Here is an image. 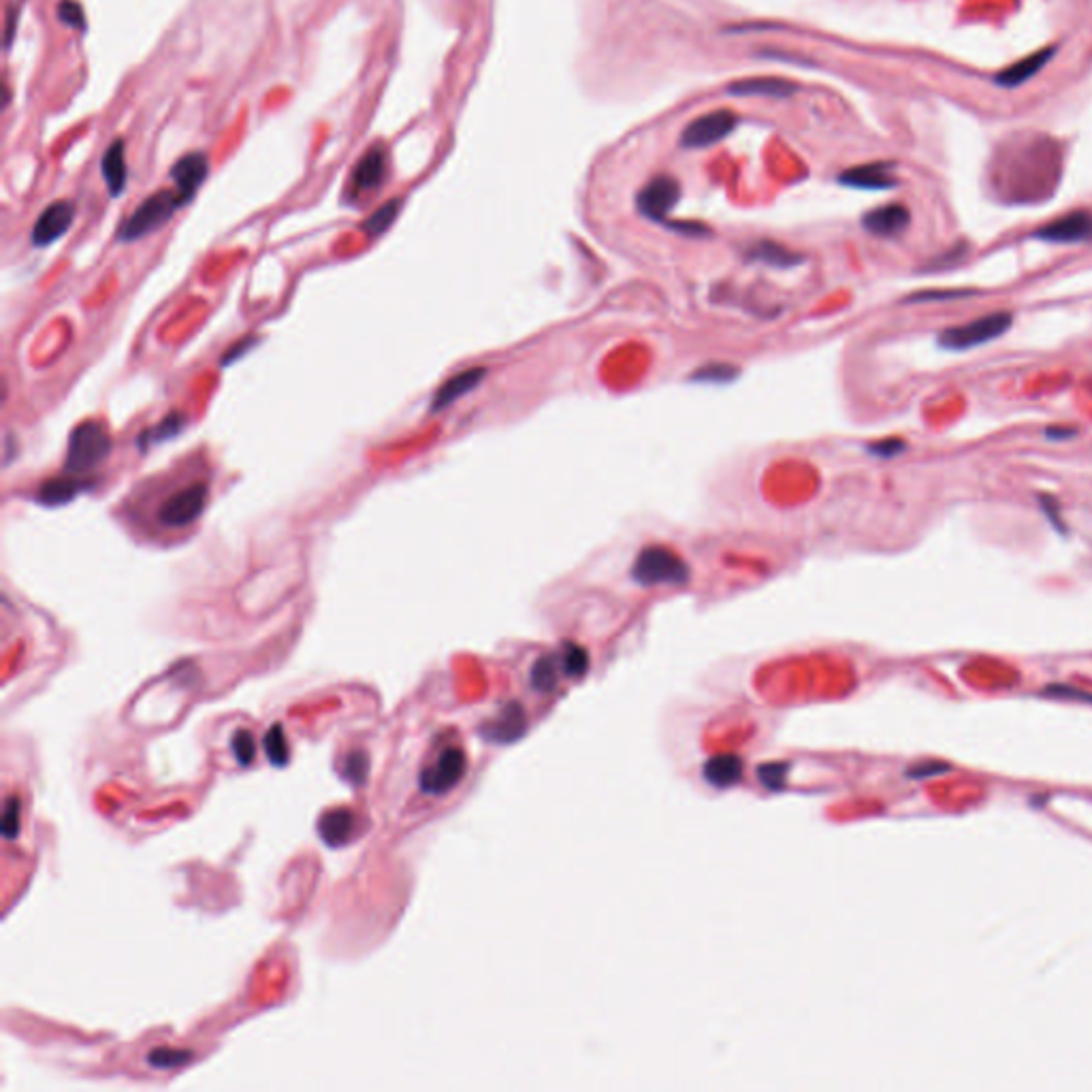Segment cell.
Here are the masks:
<instances>
[{
  "label": "cell",
  "mask_w": 1092,
  "mask_h": 1092,
  "mask_svg": "<svg viewBox=\"0 0 1092 1092\" xmlns=\"http://www.w3.org/2000/svg\"><path fill=\"white\" fill-rule=\"evenodd\" d=\"M1003 150L996 154V173L1009 179L1011 186L1022 182L1026 186L1054 184L1060 176V151L1059 141L1047 135H1014L1003 143Z\"/></svg>",
  "instance_id": "1"
},
{
  "label": "cell",
  "mask_w": 1092,
  "mask_h": 1092,
  "mask_svg": "<svg viewBox=\"0 0 1092 1092\" xmlns=\"http://www.w3.org/2000/svg\"><path fill=\"white\" fill-rule=\"evenodd\" d=\"M112 433L100 421H84L69 436L64 472L79 476L103 463L112 453Z\"/></svg>",
  "instance_id": "2"
},
{
  "label": "cell",
  "mask_w": 1092,
  "mask_h": 1092,
  "mask_svg": "<svg viewBox=\"0 0 1092 1092\" xmlns=\"http://www.w3.org/2000/svg\"><path fill=\"white\" fill-rule=\"evenodd\" d=\"M184 205H188V201L176 191V188H173V191H161L151 194V197L143 201V204L122 222V227L118 229V240L126 243L143 240V237H148L150 233L164 227V224L176 216L178 209H182Z\"/></svg>",
  "instance_id": "3"
},
{
  "label": "cell",
  "mask_w": 1092,
  "mask_h": 1092,
  "mask_svg": "<svg viewBox=\"0 0 1092 1092\" xmlns=\"http://www.w3.org/2000/svg\"><path fill=\"white\" fill-rule=\"evenodd\" d=\"M690 566L683 557L670 551L666 546H647L636 555L632 566V578L642 587H657V585H683L690 581Z\"/></svg>",
  "instance_id": "4"
},
{
  "label": "cell",
  "mask_w": 1092,
  "mask_h": 1092,
  "mask_svg": "<svg viewBox=\"0 0 1092 1092\" xmlns=\"http://www.w3.org/2000/svg\"><path fill=\"white\" fill-rule=\"evenodd\" d=\"M1011 322H1014V316L1009 312L986 314L978 318V321L960 324V327L945 329L943 334L939 335V346L954 352L978 349V346L993 342V339H999L1001 335L1007 334Z\"/></svg>",
  "instance_id": "5"
},
{
  "label": "cell",
  "mask_w": 1092,
  "mask_h": 1092,
  "mask_svg": "<svg viewBox=\"0 0 1092 1092\" xmlns=\"http://www.w3.org/2000/svg\"><path fill=\"white\" fill-rule=\"evenodd\" d=\"M207 484L194 482L178 493H173L158 510V520L171 530H182L204 515L207 504Z\"/></svg>",
  "instance_id": "6"
},
{
  "label": "cell",
  "mask_w": 1092,
  "mask_h": 1092,
  "mask_svg": "<svg viewBox=\"0 0 1092 1092\" xmlns=\"http://www.w3.org/2000/svg\"><path fill=\"white\" fill-rule=\"evenodd\" d=\"M466 754L457 747H448L438 756L436 764H431L429 769H425L421 772L418 783H421V790L425 794H429V796H442V794L451 792L453 787L459 783L463 775H466Z\"/></svg>",
  "instance_id": "7"
},
{
  "label": "cell",
  "mask_w": 1092,
  "mask_h": 1092,
  "mask_svg": "<svg viewBox=\"0 0 1092 1092\" xmlns=\"http://www.w3.org/2000/svg\"><path fill=\"white\" fill-rule=\"evenodd\" d=\"M736 113L730 110H717L711 113H704L685 126L681 135V143L685 148H708L726 139V137L736 128Z\"/></svg>",
  "instance_id": "8"
},
{
  "label": "cell",
  "mask_w": 1092,
  "mask_h": 1092,
  "mask_svg": "<svg viewBox=\"0 0 1092 1092\" xmlns=\"http://www.w3.org/2000/svg\"><path fill=\"white\" fill-rule=\"evenodd\" d=\"M1033 237L1046 243H1060V245H1073V243H1088L1092 242V212L1088 209H1075L1060 218L1044 224L1037 229Z\"/></svg>",
  "instance_id": "9"
},
{
  "label": "cell",
  "mask_w": 1092,
  "mask_h": 1092,
  "mask_svg": "<svg viewBox=\"0 0 1092 1092\" xmlns=\"http://www.w3.org/2000/svg\"><path fill=\"white\" fill-rule=\"evenodd\" d=\"M678 199H681V186L677 179L670 176H657L638 192L636 205L645 218L664 222L672 207L678 204Z\"/></svg>",
  "instance_id": "10"
},
{
  "label": "cell",
  "mask_w": 1092,
  "mask_h": 1092,
  "mask_svg": "<svg viewBox=\"0 0 1092 1092\" xmlns=\"http://www.w3.org/2000/svg\"><path fill=\"white\" fill-rule=\"evenodd\" d=\"M75 220V205L71 201H56V204L43 209L41 216L34 222L31 240L37 248H46V245L56 243L60 237L69 233Z\"/></svg>",
  "instance_id": "11"
},
{
  "label": "cell",
  "mask_w": 1092,
  "mask_h": 1092,
  "mask_svg": "<svg viewBox=\"0 0 1092 1092\" xmlns=\"http://www.w3.org/2000/svg\"><path fill=\"white\" fill-rule=\"evenodd\" d=\"M209 173V161L204 151H192L179 158V161L171 167V179L176 184V191L191 204L194 194L205 182Z\"/></svg>",
  "instance_id": "12"
},
{
  "label": "cell",
  "mask_w": 1092,
  "mask_h": 1092,
  "mask_svg": "<svg viewBox=\"0 0 1092 1092\" xmlns=\"http://www.w3.org/2000/svg\"><path fill=\"white\" fill-rule=\"evenodd\" d=\"M909 224H911L909 207L901 205V204H888V205L875 207V209H871L869 214H864V218H862V227L869 230L871 235H877V237H899L909 229Z\"/></svg>",
  "instance_id": "13"
},
{
  "label": "cell",
  "mask_w": 1092,
  "mask_h": 1092,
  "mask_svg": "<svg viewBox=\"0 0 1092 1092\" xmlns=\"http://www.w3.org/2000/svg\"><path fill=\"white\" fill-rule=\"evenodd\" d=\"M892 163H866L851 167L838 178V182L858 188V191H892L899 184L894 178Z\"/></svg>",
  "instance_id": "14"
},
{
  "label": "cell",
  "mask_w": 1092,
  "mask_h": 1092,
  "mask_svg": "<svg viewBox=\"0 0 1092 1092\" xmlns=\"http://www.w3.org/2000/svg\"><path fill=\"white\" fill-rule=\"evenodd\" d=\"M1056 54V47H1046V49H1039V52L1031 54L1022 58V60H1018L1016 64H1011V67L1003 69L999 75L994 77L996 86H1001V88H1020V86L1031 82L1033 77L1037 73H1041L1047 64L1052 62V58Z\"/></svg>",
  "instance_id": "15"
},
{
  "label": "cell",
  "mask_w": 1092,
  "mask_h": 1092,
  "mask_svg": "<svg viewBox=\"0 0 1092 1092\" xmlns=\"http://www.w3.org/2000/svg\"><path fill=\"white\" fill-rule=\"evenodd\" d=\"M388 173V156L387 150L382 146L372 148L367 154L361 158L352 173V188L357 192H370L380 188L387 179Z\"/></svg>",
  "instance_id": "16"
},
{
  "label": "cell",
  "mask_w": 1092,
  "mask_h": 1092,
  "mask_svg": "<svg viewBox=\"0 0 1092 1092\" xmlns=\"http://www.w3.org/2000/svg\"><path fill=\"white\" fill-rule=\"evenodd\" d=\"M484 375H487V370H484V367H469V370L453 375V378L446 380L444 385L438 388V393L433 395L431 410L440 412L448 406H453V403L461 400L463 395L472 393V390L480 385Z\"/></svg>",
  "instance_id": "17"
},
{
  "label": "cell",
  "mask_w": 1092,
  "mask_h": 1092,
  "mask_svg": "<svg viewBox=\"0 0 1092 1092\" xmlns=\"http://www.w3.org/2000/svg\"><path fill=\"white\" fill-rule=\"evenodd\" d=\"M796 84L787 82L781 77H751L743 79V82H734L728 86V94L732 97H770V99H787L796 92Z\"/></svg>",
  "instance_id": "18"
},
{
  "label": "cell",
  "mask_w": 1092,
  "mask_h": 1092,
  "mask_svg": "<svg viewBox=\"0 0 1092 1092\" xmlns=\"http://www.w3.org/2000/svg\"><path fill=\"white\" fill-rule=\"evenodd\" d=\"M100 173L107 184L112 197H120L125 192L128 182V167H126V143L125 139H115L100 161Z\"/></svg>",
  "instance_id": "19"
},
{
  "label": "cell",
  "mask_w": 1092,
  "mask_h": 1092,
  "mask_svg": "<svg viewBox=\"0 0 1092 1092\" xmlns=\"http://www.w3.org/2000/svg\"><path fill=\"white\" fill-rule=\"evenodd\" d=\"M354 826H357V817H354L352 811H349V809H334V811H327L321 817L318 835L329 848H342L352 838Z\"/></svg>",
  "instance_id": "20"
},
{
  "label": "cell",
  "mask_w": 1092,
  "mask_h": 1092,
  "mask_svg": "<svg viewBox=\"0 0 1092 1092\" xmlns=\"http://www.w3.org/2000/svg\"><path fill=\"white\" fill-rule=\"evenodd\" d=\"M525 732V713L519 704H508L493 723L482 728V736L495 743H510Z\"/></svg>",
  "instance_id": "21"
},
{
  "label": "cell",
  "mask_w": 1092,
  "mask_h": 1092,
  "mask_svg": "<svg viewBox=\"0 0 1092 1092\" xmlns=\"http://www.w3.org/2000/svg\"><path fill=\"white\" fill-rule=\"evenodd\" d=\"M90 484L86 480H79L75 476H62V479L47 480L39 491V500L46 506H62L75 500L79 493H84Z\"/></svg>",
  "instance_id": "22"
},
{
  "label": "cell",
  "mask_w": 1092,
  "mask_h": 1092,
  "mask_svg": "<svg viewBox=\"0 0 1092 1092\" xmlns=\"http://www.w3.org/2000/svg\"><path fill=\"white\" fill-rule=\"evenodd\" d=\"M743 775V764L736 756H719L704 764V779L713 787H730L739 783Z\"/></svg>",
  "instance_id": "23"
},
{
  "label": "cell",
  "mask_w": 1092,
  "mask_h": 1092,
  "mask_svg": "<svg viewBox=\"0 0 1092 1092\" xmlns=\"http://www.w3.org/2000/svg\"><path fill=\"white\" fill-rule=\"evenodd\" d=\"M184 425H186L184 414H179V412H173V414L164 416L163 421L158 423L156 427H151V429L141 433L139 446L141 448H148V444H158V442H164V440L176 438L178 433L184 429Z\"/></svg>",
  "instance_id": "24"
},
{
  "label": "cell",
  "mask_w": 1092,
  "mask_h": 1092,
  "mask_svg": "<svg viewBox=\"0 0 1092 1092\" xmlns=\"http://www.w3.org/2000/svg\"><path fill=\"white\" fill-rule=\"evenodd\" d=\"M263 747H265V754L267 759L276 766V769H284L288 764V743H286V736H284V728L276 723V726H271L267 730L265 739H263Z\"/></svg>",
  "instance_id": "25"
},
{
  "label": "cell",
  "mask_w": 1092,
  "mask_h": 1092,
  "mask_svg": "<svg viewBox=\"0 0 1092 1092\" xmlns=\"http://www.w3.org/2000/svg\"><path fill=\"white\" fill-rule=\"evenodd\" d=\"M401 212V199H393V201H387L385 205L375 209V212L370 216L363 222V230L370 237H378L385 233V230L390 227L397 220V216Z\"/></svg>",
  "instance_id": "26"
},
{
  "label": "cell",
  "mask_w": 1092,
  "mask_h": 1092,
  "mask_svg": "<svg viewBox=\"0 0 1092 1092\" xmlns=\"http://www.w3.org/2000/svg\"><path fill=\"white\" fill-rule=\"evenodd\" d=\"M751 255H754L757 260H764V263H769L772 267H792L800 263V257L794 255L783 245L779 243H770V242H762L757 243L754 250H751Z\"/></svg>",
  "instance_id": "27"
},
{
  "label": "cell",
  "mask_w": 1092,
  "mask_h": 1092,
  "mask_svg": "<svg viewBox=\"0 0 1092 1092\" xmlns=\"http://www.w3.org/2000/svg\"><path fill=\"white\" fill-rule=\"evenodd\" d=\"M557 660L553 655H545L533 664L532 668V685L538 691H553L557 685Z\"/></svg>",
  "instance_id": "28"
},
{
  "label": "cell",
  "mask_w": 1092,
  "mask_h": 1092,
  "mask_svg": "<svg viewBox=\"0 0 1092 1092\" xmlns=\"http://www.w3.org/2000/svg\"><path fill=\"white\" fill-rule=\"evenodd\" d=\"M367 772H370V757H367L363 751H352V754L344 757L342 777L349 781L352 787L363 785Z\"/></svg>",
  "instance_id": "29"
},
{
  "label": "cell",
  "mask_w": 1092,
  "mask_h": 1092,
  "mask_svg": "<svg viewBox=\"0 0 1092 1092\" xmlns=\"http://www.w3.org/2000/svg\"><path fill=\"white\" fill-rule=\"evenodd\" d=\"M589 668V655L587 651L578 645H566L561 653V670L563 675L578 678L583 677Z\"/></svg>",
  "instance_id": "30"
},
{
  "label": "cell",
  "mask_w": 1092,
  "mask_h": 1092,
  "mask_svg": "<svg viewBox=\"0 0 1092 1092\" xmlns=\"http://www.w3.org/2000/svg\"><path fill=\"white\" fill-rule=\"evenodd\" d=\"M230 751H233L237 764L243 766V769L255 762L257 744H255V739H252V734L248 732V730H237V732L233 734V739H230Z\"/></svg>",
  "instance_id": "31"
},
{
  "label": "cell",
  "mask_w": 1092,
  "mask_h": 1092,
  "mask_svg": "<svg viewBox=\"0 0 1092 1092\" xmlns=\"http://www.w3.org/2000/svg\"><path fill=\"white\" fill-rule=\"evenodd\" d=\"M20 828H21V802L18 796H9L5 802V811H3V835L5 838H13L20 836Z\"/></svg>",
  "instance_id": "32"
},
{
  "label": "cell",
  "mask_w": 1092,
  "mask_h": 1092,
  "mask_svg": "<svg viewBox=\"0 0 1092 1092\" xmlns=\"http://www.w3.org/2000/svg\"><path fill=\"white\" fill-rule=\"evenodd\" d=\"M58 18H60L62 24H67L69 28H75V31H86L84 7L75 3V0H62V3L58 5Z\"/></svg>",
  "instance_id": "33"
},
{
  "label": "cell",
  "mask_w": 1092,
  "mask_h": 1092,
  "mask_svg": "<svg viewBox=\"0 0 1092 1092\" xmlns=\"http://www.w3.org/2000/svg\"><path fill=\"white\" fill-rule=\"evenodd\" d=\"M191 1060V1052L186 1050H169V1047H163V1050H154L148 1056V1062L150 1065H154L158 1069H171V1067H178V1065H184V1062Z\"/></svg>",
  "instance_id": "34"
},
{
  "label": "cell",
  "mask_w": 1092,
  "mask_h": 1092,
  "mask_svg": "<svg viewBox=\"0 0 1092 1092\" xmlns=\"http://www.w3.org/2000/svg\"><path fill=\"white\" fill-rule=\"evenodd\" d=\"M907 444L902 442L899 438H888V440H881V442H875L869 446L871 454H877V457H896V454H901L905 451Z\"/></svg>",
  "instance_id": "35"
},
{
  "label": "cell",
  "mask_w": 1092,
  "mask_h": 1092,
  "mask_svg": "<svg viewBox=\"0 0 1092 1092\" xmlns=\"http://www.w3.org/2000/svg\"><path fill=\"white\" fill-rule=\"evenodd\" d=\"M734 375H736V370L732 365H706L696 374V380L728 382L730 378H734Z\"/></svg>",
  "instance_id": "36"
},
{
  "label": "cell",
  "mask_w": 1092,
  "mask_h": 1092,
  "mask_svg": "<svg viewBox=\"0 0 1092 1092\" xmlns=\"http://www.w3.org/2000/svg\"><path fill=\"white\" fill-rule=\"evenodd\" d=\"M757 775L769 790H779V787H783L785 766H764V769L757 770Z\"/></svg>",
  "instance_id": "37"
},
{
  "label": "cell",
  "mask_w": 1092,
  "mask_h": 1092,
  "mask_svg": "<svg viewBox=\"0 0 1092 1092\" xmlns=\"http://www.w3.org/2000/svg\"><path fill=\"white\" fill-rule=\"evenodd\" d=\"M255 342H257L255 337H245L242 344L233 346V349H230V352L227 354V357L222 359V365H230V363H233V361H237V359L242 357V354L245 352V349H252V346H255Z\"/></svg>",
  "instance_id": "38"
},
{
  "label": "cell",
  "mask_w": 1092,
  "mask_h": 1092,
  "mask_svg": "<svg viewBox=\"0 0 1092 1092\" xmlns=\"http://www.w3.org/2000/svg\"><path fill=\"white\" fill-rule=\"evenodd\" d=\"M1073 436H1075L1073 429H1059V427H1050V429H1046V438H1050V440H1069Z\"/></svg>",
  "instance_id": "39"
}]
</instances>
